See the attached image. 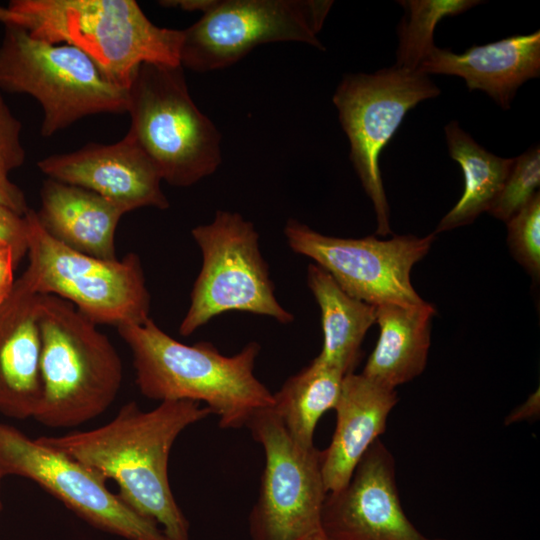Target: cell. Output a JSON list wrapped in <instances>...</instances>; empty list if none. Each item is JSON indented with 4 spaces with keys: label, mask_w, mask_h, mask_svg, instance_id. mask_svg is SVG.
I'll use <instances>...</instances> for the list:
<instances>
[{
    "label": "cell",
    "mask_w": 540,
    "mask_h": 540,
    "mask_svg": "<svg viewBox=\"0 0 540 540\" xmlns=\"http://www.w3.org/2000/svg\"><path fill=\"white\" fill-rule=\"evenodd\" d=\"M435 312L425 301L376 306L379 339L362 374L393 390L420 375L427 362Z\"/></svg>",
    "instance_id": "20"
},
{
    "label": "cell",
    "mask_w": 540,
    "mask_h": 540,
    "mask_svg": "<svg viewBox=\"0 0 540 540\" xmlns=\"http://www.w3.org/2000/svg\"><path fill=\"white\" fill-rule=\"evenodd\" d=\"M117 330L130 349L136 386L148 399L205 403L224 429L247 426L274 404L273 393L254 374L260 352L255 341L225 356L210 342H179L151 318Z\"/></svg>",
    "instance_id": "2"
},
{
    "label": "cell",
    "mask_w": 540,
    "mask_h": 540,
    "mask_svg": "<svg viewBox=\"0 0 540 540\" xmlns=\"http://www.w3.org/2000/svg\"><path fill=\"white\" fill-rule=\"evenodd\" d=\"M13 25L72 45L127 89L142 63L180 65L183 30L154 25L134 0H12Z\"/></svg>",
    "instance_id": "3"
},
{
    "label": "cell",
    "mask_w": 540,
    "mask_h": 540,
    "mask_svg": "<svg viewBox=\"0 0 540 540\" xmlns=\"http://www.w3.org/2000/svg\"><path fill=\"white\" fill-rule=\"evenodd\" d=\"M4 26L0 91L27 94L39 102L43 137L90 115L126 112L127 89L111 81L84 52L37 39L17 25Z\"/></svg>",
    "instance_id": "6"
},
{
    "label": "cell",
    "mask_w": 540,
    "mask_h": 540,
    "mask_svg": "<svg viewBox=\"0 0 540 540\" xmlns=\"http://www.w3.org/2000/svg\"><path fill=\"white\" fill-rule=\"evenodd\" d=\"M333 1H209L202 17L183 29L180 65L197 72L230 66L258 45L295 41L325 50L317 35Z\"/></svg>",
    "instance_id": "10"
},
{
    "label": "cell",
    "mask_w": 540,
    "mask_h": 540,
    "mask_svg": "<svg viewBox=\"0 0 540 540\" xmlns=\"http://www.w3.org/2000/svg\"><path fill=\"white\" fill-rule=\"evenodd\" d=\"M540 149L532 147L514 158L511 170L488 213L507 222L538 192Z\"/></svg>",
    "instance_id": "25"
},
{
    "label": "cell",
    "mask_w": 540,
    "mask_h": 540,
    "mask_svg": "<svg viewBox=\"0 0 540 540\" xmlns=\"http://www.w3.org/2000/svg\"><path fill=\"white\" fill-rule=\"evenodd\" d=\"M344 377L316 357L273 393L272 409L296 443L314 446L315 427L325 412L335 408Z\"/></svg>",
    "instance_id": "23"
},
{
    "label": "cell",
    "mask_w": 540,
    "mask_h": 540,
    "mask_svg": "<svg viewBox=\"0 0 540 540\" xmlns=\"http://www.w3.org/2000/svg\"><path fill=\"white\" fill-rule=\"evenodd\" d=\"M191 234L200 248L202 266L179 326L182 336L232 311L267 316L281 324L294 320L275 296L252 222L236 212L217 211L212 222L194 227Z\"/></svg>",
    "instance_id": "8"
},
{
    "label": "cell",
    "mask_w": 540,
    "mask_h": 540,
    "mask_svg": "<svg viewBox=\"0 0 540 540\" xmlns=\"http://www.w3.org/2000/svg\"><path fill=\"white\" fill-rule=\"evenodd\" d=\"M210 414L190 400L162 401L149 411L130 401L97 428L37 439L113 480L118 496L169 540H190L189 522L170 487L168 461L177 437Z\"/></svg>",
    "instance_id": "1"
},
{
    "label": "cell",
    "mask_w": 540,
    "mask_h": 540,
    "mask_svg": "<svg viewBox=\"0 0 540 540\" xmlns=\"http://www.w3.org/2000/svg\"><path fill=\"white\" fill-rule=\"evenodd\" d=\"M40 294L23 273L0 307V413L34 418L42 398Z\"/></svg>",
    "instance_id": "16"
},
{
    "label": "cell",
    "mask_w": 540,
    "mask_h": 540,
    "mask_svg": "<svg viewBox=\"0 0 540 540\" xmlns=\"http://www.w3.org/2000/svg\"><path fill=\"white\" fill-rule=\"evenodd\" d=\"M21 131V122L11 112L0 91V173L4 175L25 161Z\"/></svg>",
    "instance_id": "27"
},
{
    "label": "cell",
    "mask_w": 540,
    "mask_h": 540,
    "mask_svg": "<svg viewBox=\"0 0 540 540\" xmlns=\"http://www.w3.org/2000/svg\"><path fill=\"white\" fill-rule=\"evenodd\" d=\"M42 398L34 416L50 428H72L95 419L116 399L121 358L110 339L70 302L41 295Z\"/></svg>",
    "instance_id": "4"
},
{
    "label": "cell",
    "mask_w": 540,
    "mask_h": 540,
    "mask_svg": "<svg viewBox=\"0 0 540 540\" xmlns=\"http://www.w3.org/2000/svg\"><path fill=\"white\" fill-rule=\"evenodd\" d=\"M398 401L395 390L365 375H345L334 408L336 427L322 453V474L328 493L347 485L358 462L385 432L389 413Z\"/></svg>",
    "instance_id": "18"
},
{
    "label": "cell",
    "mask_w": 540,
    "mask_h": 540,
    "mask_svg": "<svg viewBox=\"0 0 540 540\" xmlns=\"http://www.w3.org/2000/svg\"><path fill=\"white\" fill-rule=\"evenodd\" d=\"M25 218L29 265L24 274L38 294L70 302L96 325L117 328L150 318V294L137 254L121 260L83 254L49 235L35 211L29 209Z\"/></svg>",
    "instance_id": "7"
},
{
    "label": "cell",
    "mask_w": 540,
    "mask_h": 540,
    "mask_svg": "<svg viewBox=\"0 0 540 540\" xmlns=\"http://www.w3.org/2000/svg\"><path fill=\"white\" fill-rule=\"evenodd\" d=\"M17 265L13 250L0 244V307L6 302L14 288V268Z\"/></svg>",
    "instance_id": "29"
},
{
    "label": "cell",
    "mask_w": 540,
    "mask_h": 540,
    "mask_svg": "<svg viewBox=\"0 0 540 540\" xmlns=\"http://www.w3.org/2000/svg\"><path fill=\"white\" fill-rule=\"evenodd\" d=\"M27 234L25 215L0 205V244L13 250L16 263L27 253Z\"/></svg>",
    "instance_id": "28"
},
{
    "label": "cell",
    "mask_w": 540,
    "mask_h": 540,
    "mask_svg": "<svg viewBox=\"0 0 540 540\" xmlns=\"http://www.w3.org/2000/svg\"><path fill=\"white\" fill-rule=\"evenodd\" d=\"M395 479L394 458L377 439L347 485L327 493L323 534L330 540H439L422 534L407 518Z\"/></svg>",
    "instance_id": "14"
},
{
    "label": "cell",
    "mask_w": 540,
    "mask_h": 540,
    "mask_svg": "<svg viewBox=\"0 0 540 540\" xmlns=\"http://www.w3.org/2000/svg\"><path fill=\"white\" fill-rule=\"evenodd\" d=\"M440 93L429 75L395 65L345 75L336 88L333 103L350 143V160L373 203L378 235L391 233L380 155L408 111Z\"/></svg>",
    "instance_id": "9"
},
{
    "label": "cell",
    "mask_w": 540,
    "mask_h": 540,
    "mask_svg": "<svg viewBox=\"0 0 540 540\" xmlns=\"http://www.w3.org/2000/svg\"><path fill=\"white\" fill-rule=\"evenodd\" d=\"M418 71L458 76L469 90L485 92L506 110L518 88L540 75V31L473 45L462 53L435 47Z\"/></svg>",
    "instance_id": "17"
},
{
    "label": "cell",
    "mask_w": 540,
    "mask_h": 540,
    "mask_svg": "<svg viewBox=\"0 0 540 540\" xmlns=\"http://www.w3.org/2000/svg\"><path fill=\"white\" fill-rule=\"evenodd\" d=\"M307 284L321 313L323 346L317 358L344 375L353 373L362 341L376 322V306L347 294L314 263L308 266Z\"/></svg>",
    "instance_id": "21"
},
{
    "label": "cell",
    "mask_w": 540,
    "mask_h": 540,
    "mask_svg": "<svg viewBox=\"0 0 540 540\" xmlns=\"http://www.w3.org/2000/svg\"><path fill=\"white\" fill-rule=\"evenodd\" d=\"M247 427L265 454L259 496L249 517L251 539L307 540L323 533L328 492L321 451L296 443L272 407L258 411Z\"/></svg>",
    "instance_id": "11"
},
{
    "label": "cell",
    "mask_w": 540,
    "mask_h": 540,
    "mask_svg": "<svg viewBox=\"0 0 540 540\" xmlns=\"http://www.w3.org/2000/svg\"><path fill=\"white\" fill-rule=\"evenodd\" d=\"M0 205L20 215H25L29 210L22 190L2 173H0Z\"/></svg>",
    "instance_id": "30"
},
{
    "label": "cell",
    "mask_w": 540,
    "mask_h": 540,
    "mask_svg": "<svg viewBox=\"0 0 540 540\" xmlns=\"http://www.w3.org/2000/svg\"><path fill=\"white\" fill-rule=\"evenodd\" d=\"M450 157L461 167L464 189L459 201L440 220L434 234L472 223L488 212L514 161L494 155L479 145L457 121L444 128Z\"/></svg>",
    "instance_id": "22"
},
{
    "label": "cell",
    "mask_w": 540,
    "mask_h": 540,
    "mask_svg": "<svg viewBox=\"0 0 540 540\" xmlns=\"http://www.w3.org/2000/svg\"><path fill=\"white\" fill-rule=\"evenodd\" d=\"M130 134L162 180L191 186L222 161L221 134L195 105L181 65L142 63L127 88Z\"/></svg>",
    "instance_id": "5"
},
{
    "label": "cell",
    "mask_w": 540,
    "mask_h": 540,
    "mask_svg": "<svg viewBox=\"0 0 540 540\" xmlns=\"http://www.w3.org/2000/svg\"><path fill=\"white\" fill-rule=\"evenodd\" d=\"M14 16L7 7L0 5V22L5 24H12Z\"/></svg>",
    "instance_id": "31"
},
{
    "label": "cell",
    "mask_w": 540,
    "mask_h": 540,
    "mask_svg": "<svg viewBox=\"0 0 540 540\" xmlns=\"http://www.w3.org/2000/svg\"><path fill=\"white\" fill-rule=\"evenodd\" d=\"M284 235L293 252L312 259L350 296L379 306L419 304L424 300L410 280L412 267L430 250L435 234L379 240L323 235L290 219Z\"/></svg>",
    "instance_id": "13"
},
{
    "label": "cell",
    "mask_w": 540,
    "mask_h": 540,
    "mask_svg": "<svg viewBox=\"0 0 540 540\" xmlns=\"http://www.w3.org/2000/svg\"><path fill=\"white\" fill-rule=\"evenodd\" d=\"M405 15L398 25L395 66L416 71L436 47L434 31L445 17L461 14L481 3L479 0H403Z\"/></svg>",
    "instance_id": "24"
},
{
    "label": "cell",
    "mask_w": 540,
    "mask_h": 540,
    "mask_svg": "<svg viewBox=\"0 0 540 540\" xmlns=\"http://www.w3.org/2000/svg\"><path fill=\"white\" fill-rule=\"evenodd\" d=\"M36 213L46 232L69 248L100 259H117L116 228L127 213L122 207L90 190L48 178Z\"/></svg>",
    "instance_id": "19"
},
{
    "label": "cell",
    "mask_w": 540,
    "mask_h": 540,
    "mask_svg": "<svg viewBox=\"0 0 540 540\" xmlns=\"http://www.w3.org/2000/svg\"><path fill=\"white\" fill-rule=\"evenodd\" d=\"M506 224L507 243L512 256L535 281H538L540 277L539 192Z\"/></svg>",
    "instance_id": "26"
},
{
    "label": "cell",
    "mask_w": 540,
    "mask_h": 540,
    "mask_svg": "<svg viewBox=\"0 0 540 540\" xmlns=\"http://www.w3.org/2000/svg\"><path fill=\"white\" fill-rule=\"evenodd\" d=\"M37 166L49 179L90 190L127 213L169 207L156 165L128 133L114 144L89 143L74 152L50 155Z\"/></svg>",
    "instance_id": "15"
},
{
    "label": "cell",
    "mask_w": 540,
    "mask_h": 540,
    "mask_svg": "<svg viewBox=\"0 0 540 540\" xmlns=\"http://www.w3.org/2000/svg\"><path fill=\"white\" fill-rule=\"evenodd\" d=\"M0 470L27 478L82 520L125 540H169L154 521L111 492L106 479L87 465L0 422Z\"/></svg>",
    "instance_id": "12"
},
{
    "label": "cell",
    "mask_w": 540,
    "mask_h": 540,
    "mask_svg": "<svg viewBox=\"0 0 540 540\" xmlns=\"http://www.w3.org/2000/svg\"><path fill=\"white\" fill-rule=\"evenodd\" d=\"M307 540H330L323 533L315 535Z\"/></svg>",
    "instance_id": "32"
},
{
    "label": "cell",
    "mask_w": 540,
    "mask_h": 540,
    "mask_svg": "<svg viewBox=\"0 0 540 540\" xmlns=\"http://www.w3.org/2000/svg\"><path fill=\"white\" fill-rule=\"evenodd\" d=\"M5 476L3 475V473L1 472L0 470V512H1V509H2V501H1V483H2V479L4 478Z\"/></svg>",
    "instance_id": "33"
}]
</instances>
